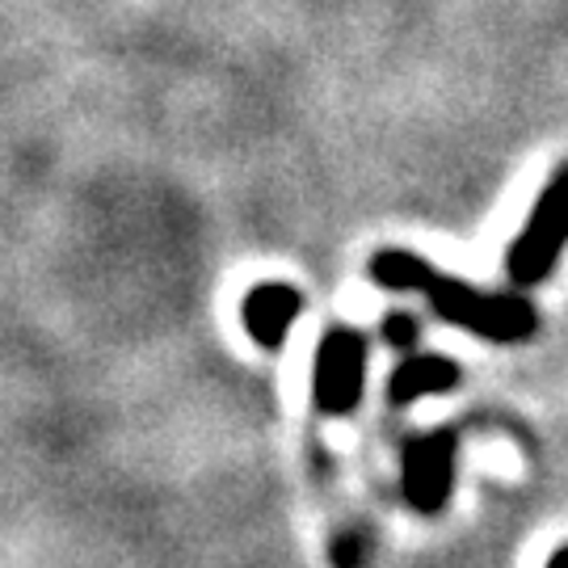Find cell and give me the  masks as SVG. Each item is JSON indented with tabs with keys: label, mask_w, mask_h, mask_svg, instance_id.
Segmentation results:
<instances>
[{
	"label": "cell",
	"mask_w": 568,
	"mask_h": 568,
	"mask_svg": "<svg viewBox=\"0 0 568 568\" xmlns=\"http://www.w3.org/2000/svg\"><path fill=\"white\" fill-rule=\"evenodd\" d=\"M366 375V342L354 328H328L321 349H316V408L325 417H349L363 396Z\"/></svg>",
	"instance_id": "3957f363"
},
{
	"label": "cell",
	"mask_w": 568,
	"mask_h": 568,
	"mask_svg": "<svg viewBox=\"0 0 568 568\" xmlns=\"http://www.w3.org/2000/svg\"><path fill=\"white\" fill-rule=\"evenodd\" d=\"M455 450H459V438L450 429L422 434L405 447V497L417 514H438L450 501Z\"/></svg>",
	"instance_id": "277c9868"
},
{
	"label": "cell",
	"mask_w": 568,
	"mask_h": 568,
	"mask_svg": "<svg viewBox=\"0 0 568 568\" xmlns=\"http://www.w3.org/2000/svg\"><path fill=\"white\" fill-rule=\"evenodd\" d=\"M568 244V164L556 169V178L544 185V194L535 199L530 206L527 224L518 232V241L509 248L506 270H509V283L518 286H535L544 283L560 253Z\"/></svg>",
	"instance_id": "7a4b0ae2"
},
{
	"label": "cell",
	"mask_w": 568,
	"mask_h": 568,
	"mask_svg": "<svg viewBox=\"0 0 568 568\" xmlns=\"http://www.w3.org/2000/svg\"><path fill=\"white\" fill-rule=\"evenodd\" d=\"M371 278L387 291H422L434 316H443L447 325H459L467 333H480L488 342H527L539 328L535 304L523 295H488L471 283L434 270L426 257L408 253V248H379L371 257Z\"/></svg>",
	"instance_id": "6da1fadb"
},
{
	"label": "cell",
	"mask_w": 568,
	"mask_h": 568,
	"mask_svg": "<svg viewBox=\"0 0 568 568\" xmlns=\"http://www.w3.org/2000/svg\"><path fill=\"white\" fill-rule=\"evenodd\" d=\"M384 342L396 345V349H413V342H417V321L413 316H387Z\"/></svg>",
	"instance_id": "52a82bcc"
},
{
	"label": "cell",
	"mask_w": 568,
	"mask_h": 568,
	"mask_svg": "<svg viewBox=\"0 0 568 568\" xmlns=\"http://www.w3.org/2000/svg\"><path fill=\"white\" fill-rule=\"evenodd\" d=\"M300 291L286 283H262L244 295V328L262 349H278L286 342L291 325L300 321Z\"/></svg>",
	"instance_id": "5b68a950"
},
{
	"label": "cell",
	"mask_w": 568,
	"mask_h": 568,
	"mask_svg": "<svg viewBox=\"0 0 568 568\" xmlns=\"http://www.w3.org/2000/svg\"><path fill=\"white\" fill-rule=\"evenodd\" d=\"M455 384H459V366L450 363V358L417 354V358H405V363L392 371V379H387V400L400 408V405L422 400V396L450 392Z\"/></svg>",
	"instance_id": "8992f818"
},
{
	"label": "cell",
	"mask_w": 568,
	"mask_h": 568,
	"mask_svg": "<svg viewBox=\"0 0 568 568\" xmlns=\"http://www.w3.org/2000/svg\"><path fill=\"white\" fill-rule=\"evenodd\" d=\"M548 568H568V548H560L556 556L548 560Z\"/></svg>",
	"instance_id": "ba28073f"
}]
</instances>
